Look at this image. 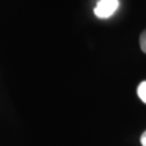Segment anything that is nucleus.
Here are the masks:
<instances>
[{
  "label": "nucleus",
  "instance_id": "obj_1",
  "mask_svg": "<svg viewBox=\"0 0 146 146\" xmlns=\"http://www.w3.org/2000/svg\"><path fill=\"white\" fill-rule=\"evenodd\" d=\"M119 7L118 0H100L94 8V14L99 19H108Z\"/></svg>",
  "mask_w": 146,
  "mask_h": 146
},
{
  "label": "nucleus",
  "instance_id": "obj_2",
  "mask_svg": "<svg viewBox=\"0 0 146 146\" xmlns=\"http://www.w3.org/2000/svg\"><path fill=\"white\" fill-rule=\"evenodd\" d=\"M137 95L143 103L146 104V81H143L137 87Z\"/></svg>",
  "mask_w": 146,
  "mask_h": 146
},
{
  "label": "nucleus",
  "instance_id": "obj_3",
  "mask_svg": "<svg viewBox=\"0 0 146 146\" xmlns=\"http://www.w3.org/2000/svg\"><path fill=\"white\" fill-rule=\"evenodd\" d=\"M140 46H141L142 51L146 54V29L141 34V37H140Z\"/></svg>",
  "mask_w": 146,
  "mask_h": 146
},
{
  "label": "nucleus",
  "instance_id": "obj_4",
  "mask_svg": "<svg viewBox=\"0 0 146 146\" xmlns=\"http://www.w3.org/2000/svg\"><path fill=\"white\" fill-rule=\"evenodd\" d=\"M141 144H142V146H146V131L141 136Z\"/></svg>",
  "mask_w": 146,
  "mask_h": 146
}]
</instances>
